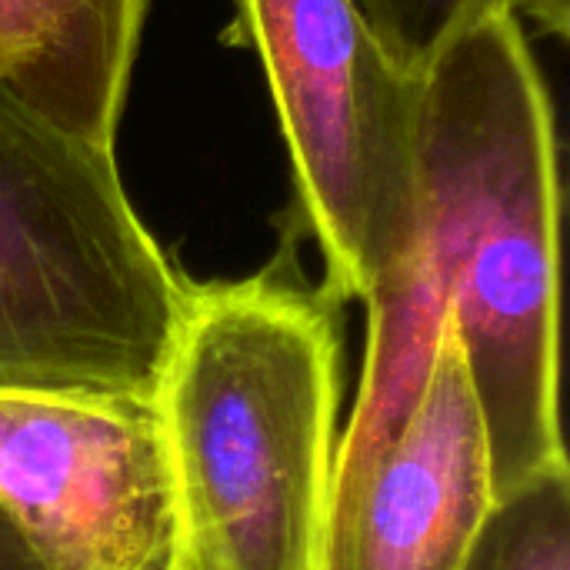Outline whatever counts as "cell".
<instances>
[{"label": "cell", "mask_w": 570, "mask_h": 570, "mask_svg": "<svg viewBox=\"0 0 570 570\" xmlns=\"http://www.w3.org/2000/svg\"><path fill=\"white\" fill-rule=\"evenodd\" d=\"M0 570H47L43 561L33 554L23 531L3 511V504H0Z\"/></svg>", "instance_id": "obj_10"}, {"label": "cell", "mask_w": 570, "mask_h": 570, "mask_svg": "<svg viewBox=\"0 0 570 570\" xmlns=\"http://www.w3.org/2000/svg\"><path fill=\"white\" fill-rule=\"evenodd\" d=\"M334 301L281 267L187 284L150 401L177 570H317L337 458Z\"/></svg>", "instance_id": "obj_2"}, {"label": "cell", "mask_w": 570, "mask_h": 570, "mask_svg": "<svg viewBox=\"0 0 570 570\" xmlns=\"http://www.w3.org/2000/svg\"><path fill=\"white\" fill-rule=\"evenodd\" d=\"M461 570H570L568 461L494 498Z\"/></svg>", "instance_id": "obj_8"}, {"label": "cell", "mask_w": 570, "mask_h": 570, "mask_svg": "<svg viewBox=\"0 0 570 570\" xmlns=\"http://www.w3.org/2000/svg\"><path fill=\"white\" fill-rule=\"evenodd\" d=\"M357 13L404 70L421 73L441 43L484 10H511L544 37H568L570 0H354Z\"/></svg>", "instance_id": "obj_9"}, {"label": "cell", "mask_w": 570, "mask_h": 570, "mask_svg": "<svg viewBox=\"0 0 570 570\" xmlns=\"http://www.w3.org/2000/svg\"><path fill=\"white\" fill-rule=\"evenodd\" d=\"M321 244L327 301H364L397 261L414 210L421 73H404L354 0H234Z\"/></svg>", "instance_id": "obj_4"}, {"label": "cell", "mask_w": 570, "mask_h": 570, "mask_svg": "<svg viewBox=\"0 0 570 570\" xmlns=\"http://www.w3.org/2000/svg\"><path fill=\"white\" fill-rule=\"evenodd\" d=\"M150 0H0V83L94 147L117 130Z\"/></svg>", "instance_id": "obj_7"}, {"label": "cell", "mask_w": 570, "mask_h": 570, "mask_svg": "<svg viewBox=\"0 0 570 570\" xmlns=\"http://www.w3.org/2000/svg\"><path fill=\"white\" fill-rule=\"evenodd\" d=\"M491 504L488 434L444 317L411 417L351 481L334 484L317 570H461Z\"/></svg>", "instance_id": "obj_6"}, {"label": "cell", "mask_w": 570, "mask_h": 570, "mask_svg": "<svg viewBox=\"0 0 570 570\" xmlns=\"http://www.w3.org/2000/svg\"><path fill=\"white\" fill-rule=\"evenodd\" d=\"M164 570H177V564H174V561H170V564H167V568Z\"/></svg>", "instance_id": "obj_11"}, {"label": "cell", "mask_w": 570, "mask_h": 570, "mask_svg": "<svg viewBox=\"0 0 570 570\" xmlns=\"http://www.w3.org/2000/svg\"><path fill=\"white\" fill-rule=\"evenodd\" d=\"M0 504L47 570H164L174 491L150 407L0 397Z\"/></svg>", "instance_id": "obj_5"}, {"label": "cell", "mask_w": 570, "mask_h": 570, "mask_svg": "<svg viewBox=\"0 0 570 570\" xmlns=\"http://www.w3.org/2000/svg\"><path fill=\"white\" fill-rule=\"evenodd\" d=\"M184 297L117 150L57 130L0 83V397L150 407Z\"/></svg>", "instance_id": "obj_3"}, {"label": "cell", "mask_w": 570, "mask_h": 570, "mask_svg": "<svg viewBox=\"0 0 570 570\" xmlns=\"http://www.w3.org/2000/svg\"><path fill=\"white\" fill-rule=\"evenodd\" d=\"M558 127L528 27L484 10L421 70L407 240L364 297L367 351L334 484L411 417L451 317L494 498L568 461L558 417Z\"/></svg>", "instance_id": "obj_1"}]
</instances>
